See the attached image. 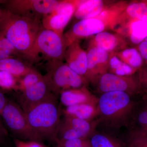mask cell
Masks as SVG:
<instances>
[{"instance_id":"obj_1","label":"cell","mask_w":147,"mask_h":147,"mask_svg":"<svg viewBox=\"0 0 147 147\" xmlns=\"http://www.w3.org/2000/svg\"><path fill=\"white\" fill-rule=\"evenodd\" d=\"M125 92L114 91L102 94L98 98L96 115L93 121L95 128L102 127L105 132L115 135L127 121L136 99Z\"/></svg>"},{"instance_id":"obj_2","label":"cell","mask_w":147,"mask_h":147,"mask_svg":"<svg viewBox=\"0 0 147 147\" xmlns=\"http://www.w3.org/2000/svg\"><path fill=\"white\" fill-rule=\"evenodd\" d=\"M41 30L37 18L17 15L8 10L3 11L0 18V34L26 57Z\"/></svg>"},{"instance_id":"obj_3","label":"cell","mask_w":147,"mask_h":147,"mask_svg":"<svg viewBox=\"0 0 147 147\" xmlns=\"http://www.w3.org/2000/svg\"><path fill=\"white\" fill-rule=\"evenodd\" d=\"M24 113L29 125L40 142H47L56 145L61 119L57 96L43 100Z\"/></svg>"},{"instance_id":"obj_4","label":"cell","mask_w":147,"mask_h":147,"mask_svg":"<svg viewBox=\"0 0 147 147\" xmlns=\"http://www.w3.org/2000/svg\"><path fill=\"white\" fill-rule=\"evenodd\" d=\"M0 117L12 139L40 143L29 125L24 110L14 100L8 99Z\"/></svg>"},{"instance_id":"obj_5","label":"cell","mask_w":147,"mask_h":147,"mask_svg":"<svg viewBox=\"0 0 147 147\" xmlns=\"http://www.w3.org/2000/svg\"><path fill=\"white\" fill-rule=\"evenodd\" d=\"M45 76L55 94L58 96L61 92L80 88L84 86V79L60 60H53Z\"/></svg>"},{"instance_id":"obj_6","label":"cell","mask_w":147,"mask_h":147,"mask_svg":"<svg viewBox=\"0 0 147 147\" xmlns=\"http://www.w3.org/2000/svg\"><path fill=\"white\" fill-rule=\"evenodd\" d=\"M40 53L52 61L60 60L64 54L62 35L50 30L41 29L27 57L35 59Z\"/></svg>"},{"instance_id":"obj_7","label":"cell","mask_w":147,"mask_h":147,"mask_svg":"<svg viewBox=\"0 0 147 147\" xmlns=\"http://www.w3.org/2000/svg\"><path fill=\"white\" fill-rule=\"evenodd\" d=\"M98 88L101 94L108 92L121 91L125 92L134 97L142 95L139 79L135 80L127 75L103 74L98 80Z\"/></svg>"},{"instance_id":"obj_8","label":"cell","mask_w":147,"mask_h":147,"mask_svg":"<svg viewBox=\"0 0 147 147\" xmlns=\"http://www.w3.org/2000/svg\"><path fill=\"white\" fill-rule=\"evenodd\" d=\"M61 1L57 0H11L7 2V9L17 15L33 17L53 12Z\"/></svg>"},{"instance_id":"obj_9","label":"cell","mask_w":147,"mask_h":147,"mask_svg":"<svg viewBox=\"0 0 147 147\" xmlns=\"http://www.w3.org/2000/svg\"><path fill=\"white\" fill-rule=\"evenodd\" d=\"M80 3L76 1H61L53 12L43 16L42 21L43 28L62 35L63 29L75 13Z\"/></svg>"},{"instance_id":"obj_10","label":"cell","mask_w":147,"mask_h":147,"mask_svg":"<svg viewBox=\"0 0 147 147\" xmlns=\"http://www.w3.org/2000/svg\"><path fill=\"white\" fill-rule=\"evenodd\" d=\"M21 92L16 102L24 112L49 98L57 96L45 76L36 84Z\"/></svg>"},{"instance_id":"obj_11","label":"cell","mask_w":147,"mask_h":147,"mask_svg":"<svg viewBox=\"0 0 147 147\" xmlns=\"http://www.w3.org/2000/svg\"><path fill=\"white\" fill-rule=\"evenodd\" d=\"M136 99L129 115L126 127L147 135V97L142 95Z\"/></svg>"},{"instance_id":"obj_12","label":"cell","mask_w":147,"mask_h":147,"mask_svg":"<svg viewBox=\"0 0 147 147\" xmlns=\"http://www.w3.org/2000/svg\"><path fill=\"white\" fill-rule=\"evenodd\" d=\"M60 101L65 107L80 104L97 105L98 98L92 94L84 88L67 90L59 94Z\"/></svg>"},{"instance_id":"obj_13","label":"cell","mask_w":147,"mask_h":147,"mask_svg":"<svg viewBox=\"0 0 147 147\" xmlns=\"http://www.w3.org/2000/svg\"><path fill=\"white\" fill-rule=\"evenodd\" d=\"M69 45L65 58L67 65L76 73L84 78L88 71L87 54L75 42Z\"/></svg>"},{"instance_id":"obj_14","label":"cell","mask_w":147,"mask_h":147,"mask_svg":"<svg viewBox=\"0 0 147 147\" xmlns=\"http://www.w3.org/2000/svg\"><path fill=\"white\" fill-rule=\"evenodd\" d=\"M105 26L101 20L89 18L80 20L74 24L71 33L74 39L75 37H84L98 34L102 32Z\"/></svg>"},{"instance_id":"obj_15","label":"cell","mask_w":147,"mask_h":147,"mask_svg":"<svg viewBox=\"0 0 147 147\" xmlns=\"http://www.w3.org/2000/svg\"><path fill=\"white\" fill-rule=\"evenodd\" d=\"M92 147H124L123 141L117 138L114 134L95 129L88 137Z\"/></svg>"},{"instance_id":"obj_16","label":"cell","mask_w":147,"mask_h":147,"mask_svg":"<svg viewBox=\"0 0 147 147\" xmlns=\"http://www.w3.org/2000/svg\"><path fill=\"white\" fill-rule=\"evenodd\" d=\"M100 0H90L80 2L75 11V16L79 20L92 18L97 16L103 8Z\"/></svg>"},{"instance_id":"obj_17","label":"cell","mask_w":147,"mask_h":147,"mask_svg":"<svg viewBox=\"0 0 147 147\" xmlns=\"http://www.w3.org/2000/svg\"><path fill=\"white\" fill-rule=\"evenodd\" d=\"M97 105L83 104L65 107L64 115L92 121L96 115Z\"/></svg>"},{"instance_id":"obj_18","label":"cell","mask_w":147,"mask_h":147,"mask_svg":"<svg viewBox=\"0 0 147 147\" xmlns=\"http://www.w3.org/2000/svg\"><path fill=\"white\" fill-rule=\"evenodd\" d=\"M34 70L16 59L9 58L0 60V71H7L16 78L24 77Z\"/></svg>"},{"instance_id":"obj_19","label":"cell","mask_w":147,"mask_h":147,"mask_svg":"<svg viewBox=\"0 0 147 147\" xmlns=\"http://www.w3.org/2000/svg\"><path fill=\"white\" fill-rule=\"evenodd\" d=\"M108 52L99 47H93L87 54L88 71L86 76L91 80L94 79V70L96 67L108 61Z\"/></svg>"},{"instance_id":"obj_20","label":"cell","mask_w":147,"mask_h":147,"mask_svg":"<svg viewBox=\"0 0 147 147\" xmlns=\"http://www.w3.org/2000/svg\"><path fill=\"white\" fill-rule=\"evenodd\" d=\"M130 39L134 44L141 43L147 37V22L136 21L130 26Z\"/></svg>"},{"instance_id":"obj_21","label":"cell","mask_w":147,"mask_h":147,"mask_svg":"<svg viewBox=\"0 0 147 147\" xmlns=\"http://www.w3.org/2000/svg\"><path fill=\"white\" fill-rule=\"evenodd\" d=\"M124 142L127 147H147V135L127 129L124 135Z\"/></svg>"},{"instance_id":"obj_22","label":"cell","mask_w":147,"mask_h":147,"mask_svg":"<svg viewBox=\"0 0 147 147\" xmlns=\"http://www.w3.org/2000/svg\"><path fill=\"white\" fill-rule=\"evenodd\" d=\"M95 40L96 47L107 52L114 50L117 44L116 37L107 32H101L98 34Z\"/></svg>"},{"instance_id":"obj_23","label":"cell","mask_w":147,"mask_h":147,"mask_svg":"<svg viewBox=\"0 0 147 147\" xmlns=\"http://www.w3.org/2000/svg\"><path fill=\"white\" fill-rule=\"evenodd\" d=\"M126 11L132 18L147 22V5L144 3L131 4L127 7Z\"/></svg>"},{"instance_id":"obj_24","label":"cell","mask_w":147,"mask_h":147,"mask_svg":"<svg viewBox=\"0 0 147 147\" xmlns=\"http://www.w3.org/2000/svg\"><path fill=\"white\" fill-rule=\"evenodd\" d=\"M122 57L126 63L132 67L137 68L142 65V58L140 53L134 48H130L124 50Z\"/></svg>"},{"instance_id":"obj_25","label":"cell","mask_w":147,"mask_h":147,"mask_svg":"<svg viewBox=\"0 0 147 147\" xmlns=\"http://www.w3.org/2000/svg\"><path fill=\"white\" fill-rule=\"evenodd\" d=\"M40 74L34 70L25 75L19 81L18 89L23 91L27 88L39 82L43 77Z\"/></svg>"},{"instance_id":"obj_26","label":"cell","mask_w":147,"mask_h":147,"mask_svg":"<svg viewBox=\"0 0 147 147\" xmlns=\"http://www.w3.org/2000/svg\"><path fill=\"white\" fill-rule=\"evenodd\" d=\"M110 67L115 69L117 75L119 76H127L131 74L132 71L131 67L127 64L122 61L119 58L113 57L110 59Z\"/></svg>"},{"instance_id":"obj_27","label":"cell","mask_w":147,"mask_h":147,"mask_svg":"<svg viewBox=\"0 0 147 147\" xmlns=\"http://www.w3.org/2000/svg\"><path fill=\"white\" fill-rule=\"evenodd\" d=\"M0 87L6 90L18 89L16 78L7 71H0Z\"/></svg>"},{"instance_id":"obj_28","label":"cell","mask_w":147,"mask_h":147,"mask_svg":"<svg viewBox=\"0 0 147 147\" xmlns=\"http://www.w3.org/2000/svg\"><path fill=\"white\" fill-rule=\"evenodd\" d=\"M56 145L61 147H92L88 138L58 141Z\"/></svg>"},{"instance_id":"obj_29","label":"cell","mask_w":147,"mask_h":147,"mask_svg":"<svg viewBox=\"0 0 147 147\" xmlns=\"http://www.w3.org/2000/svg\"><path fill=\"white\" fill-rule=\"evenodd\" d=\"M13 142V139L11 138L0 117V147L9 144Z\"/></svg>"},{"instance_id":"obj_30","label":"cell","mask_w":147,"mask_h":147,"mask_svg":"<svg viewBox=\"0 0 147 147\" xmlns=\"http://www.w3.org/2000/svg\"><path fill=\"white\" fill-rule=\"evenodd\" d=\"M138 79L142 95L147 97V69L140 72Z\"/></svg>"},{"instance_id":"obj_31","label":"cell","mask_w":147,"mask_h":147,"mask_svg":"<svg viewBox=\"0 0 147 147\" xmlns=\"http://www.w3.org/2000/svg\"><path fill=\"white\" fill-rule=\"evenodd\" d=\"M15 147H45L40 142L30 141L24 142L16 139H13Z\"/></svg>"},{"instance_id":"obj_32","label":"cell","mask_w":147,"mask_h":147,"mask_svg":"<svg viewBox=\"0 0 147 147\" xmlns=\"http://www.w3.org/2000/svg\"><path fill=\"white\" fill-rule=\"evenodd\" d=\"M139 50L142 57L147 61V37L140 43Z\"/></svg>"},{"instance_id":"obj_33","label":"cell","mask_w":147,"mask_h":147,"mask_svg":"<svg viewBox=\"0 0 147 147\" xmlns=\"http://www.w3.org/2000/svg\"><path fill=\"white\" fill-rule=\"evenodd\" d=\"M10 55L4 49L2 42V35L0 34V60L9 58Z\"/></svg>"},{"instance_id":"obj_34","label":"cell","mask_w":147,"mask_h":147,"mask_svg":"<svg viewBox=\"0 0 147 147\" xmlns=\"http://www.w3.org/2000/svg\"><path fill=\"white\" fill-rule=\"evenodd\" d=\"M7 100L8 98L6 97L3 93L0 92V115L3 109L6 104Z\"/></svg>"},{"instance_id":"obj_35","label":"cell","mask_w":147,"mask_h":147,"mask_svg":"<svg viewBox=\"0 0 147 147\" xmlns=\"http://www.w3.org/2000/svg\"><path fill=\"white\" fill-rule=\"evenodd\" d=\"M0 147H15V145H14L13 142L11 144H9L6 145V146H3Z\"/></svg>"},{"instance_id":"obj_36","label":"cell","mask_w":147,"mask_h":147,"mask_svg":"<svg viewBox=\"0 0 147 147\" xmlns=\"http://www.w3.org/2000/svg\"><path fill=\"white\" fill-rule=\"evenodd\" d=\"M3 11H1L0 9V18H1V16L2 13Z\"/></svg>"},{"instance_id":"obj_37","label":"cell","mask_w":147,"mask_h":147,"mask_svg":"<svg viewBox=\"0 0 147 147\" xmlns=\"http://www.w3.org/2000/svg\"><path fill=\"white\" fill-rule=\"evenodd\" d=\"M52 147H61L59 146H57V145H55V146H53Z\"/></svg>"}]
</instances>
